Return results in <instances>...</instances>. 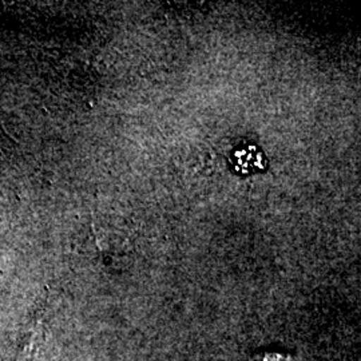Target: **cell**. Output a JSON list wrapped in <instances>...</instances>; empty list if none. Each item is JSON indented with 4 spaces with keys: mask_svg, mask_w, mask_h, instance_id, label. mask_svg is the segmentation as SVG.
Listing matches in <instances>:
<instances>
[{
    "mask_svg": "<svg viewBox=\"0 0 361 361\" xmlns=\"http://www.w3.org/2000/svg\"><path fill=\"white\" fill-rule=\"evenodd\" d=\"M249 361H298V359L281 352H258Z\"/></svg>",
    "mask_w": 361,
    "mask_h": 361,
    "instance_id": "obj_1",
    "label": "cell"
},
{
    "mask_svg": "<svg viewBox=\"0 0 361 361\" xmlns=\"http://www.w3.org/2000/svg\"><path fill=\"white\" fill-rule=\"evenodd\" d=\"M258 154H261V153H258L257 150H255L253 147H250V149L247 150V155H249V157H246L245 150H240V152L235 154V158H237V162H238L240 165H243L244 168L247 166V162H249V168H258V161L261 162V155L256 157V155Z\"/></svg>",
    "mask_w": 361,
    "mask_h": 361,
    "instance_id": "obj_2",
    "label": "cell"
}]
</instances>
